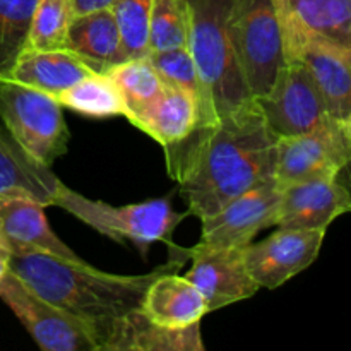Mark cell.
Returning <instances> with one entry per match:
<instances>
[{
	"label": "cell",
	"mask_w": 351,
	"mask_h": 351,
	"mask_svg": "<svg viewBox=\"0 0 351 351\" xmlns=\"http://www.w3.org/2000/svg\"><path fill=\"white\" fill-rule=\"evenodd\" d=\"M350 167L351 129L335 119L276 143L274 180L281 189L314 178H338Z\"/></svg>",
	"instance_id": "7"
},
{
	"label": "cell",
	"mask_w": 351,
	"mask_h": 351,
	"mask_svg": "<svg viewBox=\"0 0 351 351\" xmlns=\"http://www.w3.org/2000/svg\"><path fill=\"white\" fill-rule=\"evenodd\" d=\"M72 19H74L72 0H38L26 48H36V50L65 48V38Z\"/></svg>",
	"instance_id": "26"
},
{
	"label": "cell",
	"mask_w": 351,
	"mask_h": 351,
	"mask_svg": "<svg viewBox=\"0 0 351 351\" xmlns=\"http://www.w3.org/2000/svg\"><path fill=\"white\" fill-rule=\"evenodd\" d=\"M199 110L194 96L178 88L165 86L160 98L130 120L163 147L184 141L197 127Z\"/></svg>",
	"instance_id": "22"
},
{
	"label": "cell",
	"mask_w": 351,
	"mask_h": 351,
	"mask_svg": "<svg viewBox=\"0 0 351 351\" xmlns=\"http://www.w3.org/2000/svg\"><path fill=\"white\" fill-rule=\"evenodd\" d=\"M38 0H0V81H7L27 47Z\"/></svg>",
	"instance_id": "25"
},
{
	"label": "cell",
	"mask_w": 351,
	"mask_h": 351,
	"mask_svg": "<svg viewBox=\"0 0 351 351\" xmlns=\"http://www.w3.org/2000/svg\"><path fill=\"white\" fill-rule=\"evenodd\" d=\"M110 9L120 29L125 60L147 57L153 0H113Z\"/></svg>",
	"instance_id": "28"
},
{
	"label": "cell",
	"mask_w": 351,
	"mask_h": 351,
	"mask_svg": "<svg viewBox=\"0 0 351 351\" xmlns=\"http://www.w3.org/2000/svg\"><path fill=\"white\" fill-rule=\"evenodd\" d=\"M201 324L184 329L161 328L147 321L141 311L117 322L103 351H204Z\"/></svg>",
	"instance_id": "21"
},
{
	"label": "cell",
	"mask_w": 351,
	"mask_h": 351,
	"mask_svg": "<svg viewBox=\"0 0 351 351\" xmlns=\"http://www.w3.org/2000/svg\"><path fill=\"white\" fill-rule=\"evenodd\" d=\"M51 206L71 213L79 221L115 242L134 243L143 256H146L151 245L158 242L167 243L170 250L175 249L177 245L171 242L173 233L189 215L175 211L167 197L139 204L112 206L93 201L62 182L58 184Z\"/></svg>",
	"instance_id": "4"
},
{
	"label": "cell",
	"mask_w": 351,
	"mask_h": 351,
	"mask_svg": "<svg viewBox=\"0 0 351 351\" xmlns=\"http://www.w3.org/2000/svg\"><path fill=\"white\" fill-rule=\"evenodd\" d=\"M0 298L45 351H99L86 322L34 293L14 273L0 280Z\"/></svg>",
	"instance_id": "8"
},
{
	"label": "cell",
	"mask_w": 351,
	"mask_h": 351,
	"mask_svg": "<svg viewBox=\"0 0 351 351\" xmlns=\"http://www.w3.org/2000/svg\"><path fill=\"white\" fill-rule=\"evenodd\" d=\"M191 267L185 278L204 297L208 312L247 300L261 290L243 261V249L197 245L187 249Z\"/></svg>",
	"instance_id": "12"
},
{
	"label": "cell",
	"mask_w": 351,
	"mask_h": 351,
	"mask_svg": "<svg viewBox=\"0 0 351 351\" xmlns=\"http://www.w3.org/2000/svg\"><path fill=\"white\" fill-rule=\"evenodd\" d=\"M0 233L12 249H33L67 261H82L48 225L45 206L26 197H0Z\"/></svg>",
	"instance_id": "17"
},
{
	"label": "cell",
	"mask_w": 351,
	"mask_h": 351,
	"mask_svg": "<svg viewBox=\"0 0 351 351\" xmlns=\"http://www.w3.org/2000/svg\"><path fill=\"white\" fill-rule=\"evenodd\" d=\"M95 72L98 71L65 48L60 50L24 48L7 81L40 89L55 98L58 93L65 91Z\"/></svg>",
	"instance_id": "19"
},
{
	"label": "cell",
	"mask_w": 351,
	"mask_h": 351,
	"mask_svg": "<svg viewBox=\"0 0 351 351\" xmlns=\"http://www.w3.org/2000/svg\"><path fill=\"white\" fill-rule=\"evenodd\" d=\"M0 119L10 136L45 167L67 153L69 129L62 106L48 93L0 81Z\"/></svg>",
	"instance_id": "6"
},
{
	"label": "cell",
	"mask_w": 351,
	"mask_h": 351,
	"mask_svg": "<svg viewBox=\"0 0 351 351\" xmlns=\"http://www.w3.org/2000/svg\"><path fill=\"white\" fill-rule=\"evenodd\" d=\"M287 57H297L311 72L329 117L351 123V55L304 34H287Z\"/></svg>",
	"instance_id": "13"
},
{
	"label": "cell",
	"mask_w": 351,
	"mask_h": 351,
	"mask_svg": "<svg viewBox=\"0 0 351 351\" xmlns=\"http://www.w3.org/2000/svg\"><path fill=\"white\" fill-rule=\"evenodd\" d=\"M60 106L93 119L125 117V101L115 82L105 72H95L55 96Z\"/></svg>",
	"instance_id": "23"
},
{
	"label": "cell",
	"mask_w": 351,
	"mask_h": 351,
	"mask_svg": "<svg viewBox=\"0 0 351 351\" xmlns=\"http://www.w3.org/2000/svg\"><path fill=\"white\" fill-rule=\"evenodd\" d=\"M278 228L328 230L351 213V192L336 178H314L281 189Z\"/></svg>",
	"instance_id": "14"
},
{
	"label": "cell",
	"mask_w": 351,
	"mask_h": 351,
	"mask_svg": "<svg viewBox=\"0 0 351 351\" xmlns=\"http://www.w3.org/2000/svg\"><path fill=\"white\" fill-rule=\"evenodd\" d=\"M58 180L50 167L26 153L5 127L0 125V197H26L51 206Z\"/></svg>",
	"instance_id": "18"
},
{
	"label": "cell",
	"mask_w": 351,
	"mask_h": 351,
	"mask_svg": "<svg viewBox=\"0 0 351 351\" xmlns=\"http://www.w3.org/2000/svg\"><path fill=\"white\" fill-rule=\"evenodd\" d=\"M189 261L187 249L170 252L163 266L139 276L110 274L84 261H67L33 249H12L9 271L50 304L69 312L93 329L99 351L117 322L137 311L144 291L160 274L178 271Z\"/></svg>",
	"instance_id": "2"
},
{
	"label": "cell",
	"mask_w": 351,
	"mask_h": 351,
	"mask_svg": "<svg viewBox=\"0 0 351 351\" xmlns=\"http://www.w3.org/2000/svg\"><path fill=\"white\" fill-rule=\"evenodd\" d=\"M276 143L257 101L250 99L163 147L168 173L178 184L189 215L199 219L213 215L237 195L274 178Z\"/></svg>",
	"instance_id": "1"
},
{
	"label": "cell",
	"mask_w": 351,
	"mask_h": 351,
	"mask_svg": "<svg viewBox=\"0 0 351 351\" xmlns=\"http://www.w3.org/2000/svg\"><path fill=\"white\" fill-rule=\"evenodd\" d=\"M10 245L0 233V280L9 273V264H10Z\"/></svg>",
	"instance_id": "31"
},
{
	"label": "cell",
	"mask_w": 351,
	"mask_h": 351,
	"mask_svg": "<svg viewBox=\"0 0 351 351\" xmlns=\"http://www.w3.org/2000/svg\"><path fill=\"white\" fill-rule=\"evenodd\" d=\"M189 48V0H153L149 51Z\"/></svg>",
	"instance_id": "27"
},
{
	"label": "cell",
	"mask_w": 351,
	"mask_h": 351,
	"mask_svg": "<svg viewBox=\"0 0 351 351\" xmlns=\"http://www.w3.org/2000/svg\"><path fill=\"white\" fill-rule=\"evenodd\" d=\"M113 0H72V9H74V17L81 14L95 12V10L110 9Z\"/></svg>",
	"instance_id": "30"
},
{
	"label": "cell",
	"mask_w": 351,
	"mask_h": 351,
	"mask_svg": "<svg viewBox=\"0 0 351 351\" xmlns=\"http://www.w3.org/2000/svg\"><path fill=\"white\" fill-rule=\"evenodd\" d=\"M120 89L125 101V119L132 120L144 110L149 108L163 93L165 84L149 58H129L113 65L105 72Z\"/></svg>",
	"instance_id": "24"
},
{
	"label": "cell",
	"mask_w": 351,
	"mask_h": 351,
	"mask_svg": "<svg viewBox=\"0 0 351 351\" xmlns=\"http://www.w3.org/2000/svg\"><path fill=\"white\" fill-rule=\"evenodd\" d=\"M151 65L161 77L165 86L178 88L194 96L199 103L201 84L195 62L189 48H171V50L149 51L147 53Z\"/></svg>",
	"instance_id": "29"
},
{
	"label": "cell",
	"mask_w": 351,
	"mask_h": 351,
	"mask_svg": "<svg viewBox=\"0 0 351 351\" xmlns=\"http://www.w3.org/2000/svg\"><path fill=\"white\" fill-rule=\"evenodd\" d=\"M65 50L77 55L98 72H106L125 60L122 36L112 9L75 16L67 29Z\"/></svg>",
	"instance_id": "20"
},
{
	"label": "cell",
	"mask_w": 351,
	"mask_h": 351,
	"mask_svg": "<svg viewBox=\"0 0 351 351\" xmlns=\"http://www.w3.org/2000/svg\"><path fill=\"white\" fill-rule=\"evenodd\" d=\"M328 230L278 228L266 240L243 247V261L261 288L274 290L319 257Z\"/></svg>",
	"instance_id": "11"
},
{
	"label": "cell",
	"mask_w": 351,
	"mask_h": 351,
	"mask_svg": "<svg viewBox=\"0 0 351 351\" xmlns=\"http://www.w3.org/2000/svg\"><path fill=\"white\" fill-rule=\"evenodd\" d=\"M254 99L278 139L307 134L331 120L311 72L297 57H287L269 91Z\"/></svg>",
	"instance_id": "9"
},
{
	"label": "cell",
	"mask_w": 351,
	"mask_h": 351,
	"mask_svg": "<svg viewBox=\"0 0 351 351\" xmlns=\"http://www.w3.org/2000/svg\"><path fill=\"white\" fill-rule=\"evenodd\" d=\"M139 311L144 317L161 328L184 329L201 324L208 312L204 297L177 271L160 274L144 291Z\"/></svg>",
	"instance_id": "15"
},
{
	"label": "cell",
	"mask_w": 351,
	"mask_h": 351,
	"mask_svg": "<svg viewBox=\"0 0 351 351\" xmlns=\"http://www.w3.org/2000/svg\"><path fill=\"white\" fill-rule=\"evenodd\" d=\"M230 33L250 96H264L287 60V33L276 0H233Z\"/></svg>",
	"instance_id": "5"
},
{
	"label": "cell",
	"mask_w": 351,
	"mask_h": 351,
	"mask_svg": "<svg viewBox=\"0 0 351 351\" xmlns=\"http://www.w3.org/2000/svg\"><path fill=\"white\" fill-rule=\"evenodd\" d=\"M232 5L233 0H189V50L201 84L197 125L215 123L254 99L233 51Z\"/></svg>",
	"instance_id": "3"
},
{
	"label": "cell",
	"mask_w": 351,
	"mask_h": 351,
	"mask_svg": "<svg viewBox=\"0 0 351 351\" xmlns=\"http://www.w3.org/2000/svg\"><path fill=\"white\" fill-rule=\"evenodd\" d=\"M281 187L274 178L237 195L213 215L201 218V240L206 247L243 249L264 228L276 226Z\"/></svg>",
	"instance_id": "10"
},
{
	"label": "cell",
	"mask_w": 351,
	"mask_h": 351,
	"mask_svg": "<svg viewBox=\"0 0 351 351\" xmlns=\"http://www.w3.org/2000/svg\"><path fill=\"white\" fill-rule=\"evenodd\" d=\"M285 33L331 43L351 55V0H276Z\"/></svg>",
	"instance_id": "16"
},
{
	"label": "cell",
	"mask_w": 351,
	"mask_h": 351,
	"mask_svg": "<svg viewBox=\"0 0 351 351\" xmlns=\"http://www.w3.org/2000/svg\"><path fill=\"white\" fill-rule=\"evenodd\" d=\"M348 127H350V129H351V123H350V125H348Z\"/></svg>",
	"instance_id": "32"
}]
</instances>
